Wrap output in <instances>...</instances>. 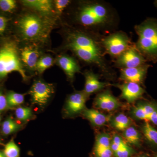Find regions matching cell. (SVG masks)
Wrapping results in <instances>:
<instances>
[{
	"instance_id": "cell-9",
	"label": "cell",
	"mask_w": 157,
	"mask_h": 157,
	"mask_svg": "<svg viewBox=\"0 0 157 157\" xmlns=\"http://www.w3.org/2000/svg\"><path fill=\"white\" fill-rule=\"evenodd\" d=\"M151 65L146 63L136 67L120 69L119 78L124 82H134L141 85L146 78Z\"/></svg>"
},
{
	"instance_id": "cell-15",
	"label": "cell",
	"mask_w": 157,
	"mask_h": 157,
	"mask_svg": "<svg viewBox=\"0 0 157 157\" xmlns=\"http://www.w3.org/2000/svg\"><path fill=\"white\" fill-rule=\"evenodd\" d=\"M21 59L29 69H36L39 59V53L37 48L32 46H26L21 49Z\"/></svg>"
},
{
	"instance_id": "cell-37",
	"label": "cell",
	"mask_w": 157,
	"mask_h": 157,
	"mask_svg": "<svg viewBox=\"0 0 157 157\" xmlns=\"http://www.w3.org/2000/svg\"><path fill=\"white\" fill-rule=\"evenodd\" d=\"M154 5L155 7H156L157 8V0L156 1H155L154 2Z\"/></svg>"
},
{
	"instance_id": "cell-26",
	"label": "cell",
	"mask_w": 157,
	"mask_h": 157,
	"mask_svg": "<svg viewBox=\"0 0 157 157\" xmlns=\"http://www.w3.org/2000/svg\"><path fill=\"white\" fill-rule=\"evenodd\" d=\"M53 64V59L49 56H44L39 58L37 63L36 70L40 73L50 67Z\"/></svg>"
},
{
	"instance_id": "cell-36",
	"label": "cell",
	"mask_w": 157,
	"mask_h": 157,
	"mask_svg": "<svg viewBox=\"0 0 157 157\" xmlns=\"http://www.w3.org/2000/svg\"><path fill=\"white\" fill-rule=\"evenodd\" d=\"M0 157H6L5 156L3 152L1 151V150H0Z\"/></svg>"
},
{
	"instance_id": "cell-29",
	"label": "cell",
	"mask_w": 157,
	"mask_h": 157,
	"mask_svg": "<svg viewBox=\"0 0 157 157\" xmlns=\"http://www.w3.org/2000/svg\"><path fill=\"white\" fill-rule=\"evenodd\" d=\"M16 2L14 0H0V9L5 12H11L15 9Z\"/></svg>"
},
{
	"instance_id": "cell-12",
	"label": "cell",
	"mask_w": 157,
	"mask_h": 157,
	"mask_svg": "<svg viewBox=\"0 0 157 157\" xmlns=\"http://www.w3.org/2000/svg\"><path fill=\"white\" fill-rule=\"evenodd\" d=\"M94 104L99 109L107 111H113L121 105L118 100L109 90L98 94L95 99Z\"/></svg>"
},
{
	"instance_id": "cell-10",
	"label": "cell",
	"mask_w": 157,
	"mask_h": 157,
	"mask_svg": "<svg viewBox=\"0 0 157 157\" xmlns=\"http://www.w3.org/2000/svg\"><path fill=\"white\" fill-rule=\"evenodd\" d=\"M88 95L83 91H76L68 97L65 106V112L68 116L76 115L85 109Z\"/></svg>"
},
{
	"instance_id": "cell-38",
	"label": "cell",
	"mask_w": 157,
	"mask_h": 157,
	"mask_svg": "<svg viewBox=\"0 0 157 157\" xmlns=\"http://www.w3.org/2000/svg\"><path fill=\"white\" fill-rule=\"evenodd\" d=\"M1 120H2V118H1V115H0V124H1Z\"/></svg>"
},
{
	"instance_id": "cell-28",
	"label": "cell",
	"mask_w": 157,
	"mask_h": 157,
	"mask_svg": "<svg viewBox=\"0 0 157 157\" xmlns=\"http://www.w3.org/2000/svg\"><path fill=\"white\" fill-rule=\"evenodd\" d=\"M134 153V150L126 142L123 146L113 153L115 157H130Z\"/></svg>"
},
{
	"instance_id": "cell-19",
	"label": "cell",
	"mask_w": 157,
	"mask_h": 157,
	"mask_svg": "<svg viewBox=\"0 0 157 157\" xmlns=\"http://www.w3.org/2000/svg\"><path fill=\"white\" fill-rule=\"evenodd\" d=\"M123 137L125 140L130 144L139 147L141 141V136L139 132L135 127L130 126L123 132Z\"/></svg>"
},
{
	"instance_id": "cell-20",
	"label": "cell",
	"mask_w": 157,
	"mask_h": 157,
	"mask_svg": "<svg viewBox=\"0 0 157 157\" xmlns=\"http://www.w3.org/2000/svg\"><path fill=\"white\" fill-rule=\"evenodd\" d=\"M142 131L147 140L153 146L157 147V130L148 121H145L142 127Z\"/></svg>"
},
{
	"instance_id": "cell-22",
	"label": "cell",
	"mask_w": 157,
	"mask_h": 157,
	"mask_svg": "<svg viewBox=\"0 0 157 157\" xmlns=\"http://www.w3.org/2000/svg\"><path fill=\"white\" fill-rule=\"evenodd\" d=\"M8 105L11 109L19 106L25 101V95L22 94L10 91L6 96Z\"/></svg>"
},
{
	"instance_id": "cell-7",
	"label": "cell",
	"mask_w": 157,
	"mask_h": 157,
	"mask_svg": "<svg viewBox=\"0 0 157 157\" xmlns=\"http://www.w3.org/2000/svg\"><path fill=\"white\" fill-rule=\"evenodd\" d=\"M146 60L134 45L114 60L113 67L128 69L139 67L147 63Z\"/></svg>"
},
{
	"instance_id": "cell-21",
	"label": "cell",
	"mask_w": 157,
	"mask_h": 157,
	"mask_svg": "<svg viewBox=\"0 0 157 157\" xmlns=\"http://www.w3.org/2000/svg\"><path fill=\"white\" fill-rule=\"evenodd\" d=\"M21 128L22 126L21 125L18 124L14 119L9 117L3 122L1 129L3 135L7 136L17 132Z\"/></svg>"
},
{
	"instance_id": "cell-11",
	"label": "cell",
	"mask_w": 157,
	"mask_h": 157,
	"mask_svg": "<svg viewBox=\"0 0 157 157\" xmlns=\"http://www.w3.org/2000/svg\"><path fill=\"white\" fill-rule=\"evenodd\" d=\"M114 86L121 90V98L129 103H132L142 98L145 93V90L140 85L134 82H124L122 84Z\"/></svg>"
},
{
	"instance_id": "cell-13",
	"label": "cell",
	"mask_w": 157,
	"mask_h": 157,
	"mask_svg": "<svg viewBox=\"0 0 157 157\" xmlns=\"http://www.w3.org/2000/svg\"><path fill=\"white\" fill-rule=\"evenodd\" d=\"M85 83L83 91L90 95L98 92L109 85V83L100 81V76L92 71L87 70L84 73Z\"/></svg>"
},
{
	"instance_id": "cell-39",
	"label": "cell",
	"mask_w": 157,
	"mask_h": 157,
	"mask_svg": "<svg viewBox=\"0 0 157 157\" xmlns=\"http://www.w3.org/2000/svg\"><path fill=\"white\" fill-rule=\"evenodd\" d=\"M2 144V141H1V139H0V144Z\"/></svg>"
},
{
	"instance_id": "cell-34",
	"label": "cell",
	"mask_w": 157,
	"mask_h": 157,
	"mask_svg": "<svg viewBox=\"0 0 157 157\" xmlns=\"http://www.w3.org/2000/svg\"><path fill=\"white\" fill-rule=\"evenodd\" d=\"M148 121L151 122V123L157 126V109L149 117Z\"/></svg>"
},
{
	"instance_id": "cell-24",
	"label": "cell",
	"mask_w": 157,
	"mask_h": 157,
	"mask_svg": "<svg viewBox=\"0 0 157 157\" xmlns=\"http://www.w3.org/2000/svg\"><path fill=\"white\" fill-rule=\"evenodd\" d=\"M3 153L6 157H20V148L14 140L6 144Z\"/></svg>"
},
{
	"instance_id": "cell-2",
	"label": "cell",
	"mask_w": 157,
	"mask_h": 157,
	"mask_svg": "<svg viewBox=\"0 0 157 157\" xmlns=\"http://www.w3.org/2000/svg\"><path fill=\"white\" fill-rule=\"evenodd\" d=\"M77 19L81 25L102 35L114 32L119 24L115 9L109 3L100 0L82 4L77 13Z\"/></svg>"
},
{
	"instance_id": "cell-1",
	"label": "cell",
	"mask_w": 157,
	"mask_h": 157,
	"mask_svg": "<svg viewBox=\"0 0 157 157\" xmlns=\"http://www.w3.org/2000/svg\"><path fill=\"white\" fill-rule=\"evenodd\" d=\"M104 36L93 31H73L68 34L66 47L82 61L95 66L103 76L109 78L114 76L115 71L106 58L102 43Z\"/></svg>"
},
{
	"instance_id": "cell-18",
	"label": "cell",
	"mask_w": 157,
	"mask_h": 157,
	"mask_svg": "<svg viewBox=\"0 0 157 157\" xmlns=\"http://www.w3.org/2000/svg\"><path fill=\"white\" fill-rule=\"evenodd\" d=\"M109 122L111 125L114 128L123 131L129 128L132 123L131 120L123 113H120L110 117Z\"/></svg>"
},
{
	"instance_id": "cell-16",
	"label": "cell",
	"mask_w": 157,
	"mask_h": 157,
	"mask_svg": "<svg viewBox=\"0 0 157 157\" xmlns=\"http://www.w3.org/2000/svg\"><path fill=\"white\" fill-rule=\"evenodd\" d=\"M84 117L96 126H102L109 121L110 117L93 109H85L82 111Z\"/></svg>"
},
{
	"instance_id": "cell-5",
	"label": "cell",
	"mask_w": 157,
	"mask_h": 157,
	"mask_svg": "<svg viewBox=\"0 0 157 157\" xmlns=\"http://www.w3.org/2000/svg\"><path fill=\"white\" fill-rule=\"evenodd\" d=\"M18 26L24 39L29 41H41L48 35L47 23L35 14H27L21 17L18 22Z\"/></svg>"
},
{
	"instance_id": "cell-33",
	"label": "cell",
	"mask_w": 157,
	"mask_h": 157,
	"mask_svg": "<svg viewBox=\"0 0 157 157\" xmlns=\"http://www.w3.org/2000/svg\"><path fill=\"white\" fill-rule=\"evenodd\" d=\"M8 19L6 17L0 16V34L2 33L6 30Z\"/></svg>"
},
{
	"instance_id": "cell-35",
	"label": "cell",
	"mask_w": 157,
	"mask_h": 157,
	"mask_svg": "<svg viewBox=\"0 0 157 157\" xmlns=\"http://www.w3.org/2000/svg\"><path fill=\"white\" fill-rule=\"evenodd\" d=\"M136 157H149V156L148 155L146 154H143L140 155Z\"/></svg>"
},
{
	"instance_id": "cell-23",
	"label": "cell",
	"mask_w": 157,
	"mask_h": 157,
	"mask_svg": "<svg viewBox=\"0 0 157 157\" xmlns=\"http://www.w3.org/2000/svg\"><path fill=\"white\" fill-rule=\"evenodd\" d=\"M15 115L18 121H26L33 117V110L30 107L19 106L15 109Z\"/></svg>"
},
{
	"instance_id": "cell-25",
	"label": "cell",
	"mask_w": 157,
	"mask_h": 157,
	"mask_svg": "<svg viewBox=\"0 0 157 157\" xmlns=\"http://www.w3.org/2000/svg\"><path fill=\"white\" fill-rule=\"evenodd\" d=\"M111 141V137L108 134L106 133L100 134L98 135L96 139L95 148H110Z\"/></svg>"
},
{
	"instance_id": "cell-40",
	"label": "cell",
	"mask_w": 157,
	"mask_h": 157,
	"mask_svg": "<svg viewBox=\"0 0 157 157\" xmlns=\"http://www.w3.org/2000/svg\"><path fill=\"white\" fill-rule=\"evenodd\" d=\"M154 157H157V154L156 155H155V156Z\"/></svg>"
},
{
	"instance_id": "cell-31",
	"label": "cell",
	"mask_w": 157,
	"mask_h": 157,
	"mask_svg": "<svg viewBox=\"0 0 157 157\" xmlns=\"http://www.w3.org/2000/svg\"><path fill=\"white\" fill-rule=\"evenodd\" d=\"M70 1L69 0H57L55 1V6L57 11L61 13L70 4Z\"/></svg>"
},
{
	"instance_id": "cell-8",
	"label": "cell",
	"mask_w": 157,
	"mask_h": 157,
	"mask_svg": "<svg viewBox=\"0 0 157 157\" xmlns=\"http://www.w3.org/2000/svg\"><path fill=\"white\" fill-rule=\"evenodd\" d=\"M54 93L52 84L42 80L35 82L29 91L33 104L41 108L45 107Z\"/></svg>"
},
{
	"instance_id": "cell-17",
	"label": "cell",
	"mask_w": 157,
	"mask_h": 157,
	"mask_svg": "<svg viewBox=\"0 0 157 157\" xmlns=\"http://www.w3.org/2000/svg\"><path fill=\"white\" fill-rule=\"evenodd\" d=\"M22 2L25 6L45 14L49 13L52 10V3L48 0H25Z\"/></svg>"
},
{
	"instance_id": "cell-32",
	"label": "cell",
	"mask_w": 157,
	"mask_h": 157,
	"mask_svg": "<svg viewBox=\"0 0 157 157\" xmlns=\"http://www.w3.org/2000/svg\"><path fill=\"white\" fill-rule=\"evenodd\" d=\"M9 109L11 108L8 105L6 97L0 92V113Z\"/></svg>"
},
{
	"instance_id": "cell-14",
	"label": "cell",
	"mask_w": 157,
	"mask_h": 157,
	"mask_svg": "<svg viewBox=\"0 0 157 157\" xmlns=\"http://www.w3.org/2000/svg\"><path fill=\"white\" fill-rule=\"evenodd\" d=\"M58 63L71 80H73L76 73L80 72V68L78 63L72 57L67 55L62 56L59 58Z\"/></svg>"
},
{
	"instance_id": "cell-3",
	"label": "cell",
	"mask_w": 157,
	"mask_h": 157,
	"mask_svg": "<svg viewBox=\"0 0 157 157\" xmlns=\"http://www.w3.org/2000/svg\"><path fill=\"white\" fill-rule=\"evenodd\" d=\"M138 39L135 47L147 62L157 63V19L147 17L135 25Z\"/></svg>"
},
{
	"instance_id": "cell-30",
	"label": "cell",
	"mask_w": 157,
	"mask_h": 157,
	"mask_svg": "<svg viewBox=\"0 0 157 157\" xmlns=\"http://www.w3.org/2000/svg\"><path fill=\"white\" fill-rule=\"evenodd\" d=\"M95 153L97 157H112L113 155L110 148H95Z\"/></svg>"
},
{
	"instance_id": "cell-27",
	"label": "cell",
	"mask_w": 157,
	"mask_h": 157,
	"mask_svg": "<svg viewBox=\"0 0 157 157\" xmlns=\"http://www.w3.org/2000/svg\"><path fill=\"white\" fill-rule=\"evenodd\" d=\"M126 143L121 136L119 135H114L111 139V146L110 148L113 153L117 151Z\"/></svg>"
},
{
	"instance_id": "cell-4",
	"label": "cell",
	"mask_w": 157,
	"mask_h": 157,
	"mask_svg": "<svg viewBox=\"0 0 157 157\" xmlns=\"http://www.w3.org/2000/svg\"><path fill=\"white\" fill-rule=\"evenodd\" d=\"M21 60L16 44L10 41L4 43L0 48V80L13 72H18L24 80H27Z\"/></svg>"
},
{
	"instance_id": "cell-6",
	"label": "cell",
	"mask_w": 157,
	"mask_h": 157,
	"mask_svg": "<svg viewBox=\"0 0 157 157\" xmlns=\"http://www.w3.org/2000/svg\"><path fill=\"white\" fill-rule=\"evenodd\" d=\"M102 43L106 55H109L113 60L134 44L128 34L122 31L104 35Z\"/></svg>"
}]
</instances>
